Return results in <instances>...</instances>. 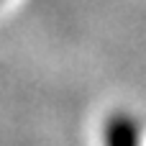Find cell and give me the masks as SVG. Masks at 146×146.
Masks as SVG:
<instances>
[{
	"mask_svg": "<svg viewBox=\"0 0 146 146\" xmlns=\"http://www.w3.org/2000/svg\"><path fill=\"white\" fill-rule=\"evenodd\" d=\"M133 141H136V131H133L131 121H126V118L110 121V128H108V146H133Z\"/></svg>",
	"mask_w": 146,
	"mask_h": 146,
	"instance_id": "6da1fadb",
	"label": "cell"
}]
</instances>
